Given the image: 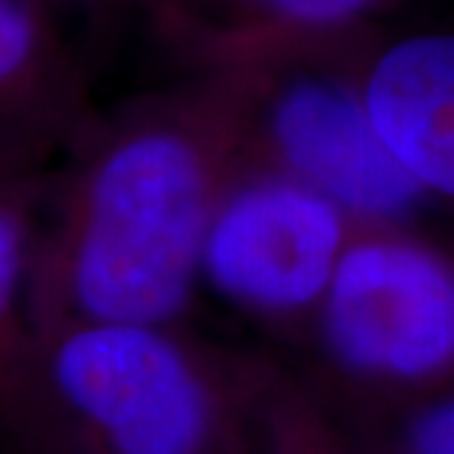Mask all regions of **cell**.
Returning a JSON list of instances; mask_svg holds the SVG:
<instances>
[{
    "mask_svg": "<svg viewBox=\"0 0 454 454\" xmlns=\"http://www.w3.org/2000/svg\"><path fill=\"white\" fill-rule=\"evenodd\" d=\"M236 110L148 118L115 136L74 186L59 233L30 257L33 333L62 322L177 325L207 227L242 175Z\"/></svg>",
    "mask_w": 454,
    "mask_h": 454,
    "instance_id": "1",
    "label": "cell"
},
{
    "mask_svg": "<svg viewBox=\"0 0 454 454\" xmlns=\"http://www.w3.org/2000/svg\"><path fill=\"white\" fill-rule=\"evenodd\" d=\"M271 363L175 325L62 322L33 333L0 437L18 454H260Z\"/></svg>",
    "mask_w": 454,
    "mask_h": 454,
    "instance_id": "2",
    "label": "cell"
},
{
    "mask_svg": "<svg viewBox=\"0 0 454 454\" xmlns=\"http://www.w3.org/2000/svg\"><path fill=\"white\" fill-rule=\"evenodd\" d=\"M313 313L325 366L363 402L395 411L451 389V260L398 224L351 227Z\"/></svg>",
    "mask_w": 454,
    "mask_h": 454,
    "instance_id": "3",
    "label": "cell"
},
{
    "mask_svg": "<svg viewBox=\"0 0 454 454\" xmlns=\"http://www.w3.org/2000/svg\"><path fill=\"white\" fill-rule=\"evenodd\" d=\"M351 227L337 204L298 180L242 171L207 227L198 278L257 319H301L319 307Z\"/></svg>",
    "mask_w": 454,
    "mask_h": 454,
    "instance_id": "4",
    "label": "cell"
},
{
    "mask_svg": "<svg viewBox=\"0 0 454 454\" xmlns=\"http://www.w3.org/2000/svg\"><path fill=\"white\" fill-rule=\"evenodd\" d=\"M271 171L328 198L351 224H398L428 195L372 130L357 95L298 77L266 113Z\"/></svg>",
    "mask_w": 454,
    "mask_h": 454,
    "instance_id": "5",
    "label": "cell"
},
{
    "mask_svg": "<svg viewBox=\"0 0 454 454\" xmlns=\"http://www.w3.org/2000/svg\"><path fill=\"white\" fill-rule=\"evenodd\" d=\"M363 113L425 192H454V39L411 35L378 57L363 89Z\"/></svg>",
    "mask_w": 454,
    "mask_h": 454,
    "instance_id": "6",
    "label": "cell"
},
{
    "mask_svg": "<svg viewBox=\"0 0 454 454\" xmlns=\"http://www.w3.org/2000/svg\"><path fill=\"white\" fill-rule=\"evenodd\" d=\"M260 454H372L348 434L322 387L271 363L260 402Z\"/></svg>",
    "mask_w": 454,
    "mask_h": 454,
    "instance_id": "7",
    "label": "cell"
},
{
    "mask_svg": "<svg viewBox=\"0 0 454 454\" xmlns=\"http://www.w3.org/2000/svg\"><path fill=\"white\" fill-rule=\"evenodd\" d=\"M30 257L24 215L0 195V395L18 380L33 348V328L27 316Z\"/></svg>",
    "mask_w": 454,
    "mask_h": 454,
    "instance_id": "8",
    "label": "cell"
},
{
    "mask_svg": "<svg viewBox=\"0 0 454 454\" xmlns=\"http://www.w3.org/2000/svg\"><path fill=\"white\" fill-rule=\"evenodd\" d=\"M393 454H454V395L434 393L395 407Z\"/></svg>",
    "mask_w": 454,
    "mask_h": 454,
    "instance_id": "9",
    "label": "cell"
},
{
    "mask_svg": "<svg viewBox=\"0 0 454 454\" xmlns=\"http://www.w3.org/2000/svg\"><path fill=\"white\" fill-rule=\"evenodd\" d=\"M42 57L39 24L21 0H0V95L15 92Z\"/></svg>",
    "mask_w": 454,
    "mask_h": 454,
    "instance_id": "10",
    "label": "cell"
},
{
    "mask_svg": "<svg viewBox=\"0 0 454 454\" xmlns=\"http://www.w3.org/2000/svg\"><path fill=\"white\" fill-rule=\"evenodd\" d=\"M271 24L289 27H337L348 24L378 0H245Z\"/></svg>",
    "mask_w": 454,
    "mask_h": 454,
    "instance_id": "11",
    "label": "cell"
}]
</instances>
